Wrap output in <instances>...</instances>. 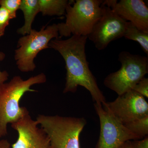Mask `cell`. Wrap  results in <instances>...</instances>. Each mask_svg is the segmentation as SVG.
Instances as JSON below:
<instances>
[{
  "label": "cell",
  "mask_w": 148,
  "mask_h": 148,
  "mask_svg": "<svg viewBox=\"0 0 148 148\" xmlns=\"http://www.w3.org/2000/svg\"><path fill=\"white\" fill-rule=\"evenodd\" d=\"M88 37L73 35L66 40L55 39L50 41L49 47L58 51L66 64V82L63 92H76L78 86L87 89L95 103L106 102L95 76L89 69L85 46Z\"/></svg>",
  "instance_id": "obj_1"
},
{
  "label": "cell",
  "mask_w": 148,
  "mask_h": 148,
  "mask_svg": "<svg viewBox=\"0 0 148 148\" xmlns=\"http://www.w3.org/2000/svg\"><path fill=\"white\" fill-rule=\"evenodd\" d=\"M46 81L45 74L41 73L27 80L16 76L8 82L0 84V138L8 134L9 123L16 122L29 114L27 108L19 106V102L24 94L37 91L31 88L32 86Z\"/></svg>",
  "instance_id": "obj_2"
},
{
  "label": "cell",
  "mask_w": 148,
  "mask_h": 148,
  "mask_svg": "<svg viewBox=\"0 0 148 148\" xmlns=\"http://www.w3.org/2000/svg\"><path fill=\"white\" fill-rule=\"evenodd\" d=\"M36 121L48 137L51 148H81L80 135L87 123L84 118L39 114Z\"/></svg>",
  "instance_id": "obj_3"
},
{
  "label": "cell",
  "mask_w": 148,
  "mask_h": 148,
  "mask_svg": "<svg viewBox=\"0 0 148 148\" xmlns=\"http://www.w3.org/2000/svg\"><path fill=\"white\" fill-rule=\"evenodd\" d=\"M101 0H76L66 9V20L57 24L59 38L73 35L86 36L90 34L102 13Z\"/></svg>",
  "instance_id": "obj_4"
},
{
  "label": "cell",
  "mask_w": 148,
  "mask_h": 148,
  "mask_svg": "<svg viewBox=\"0 0 148 148\" xmlns=\"http://www.w3.org/2000/svg\"><path fill=\"white\" fill-rule=\"evenodd\" d=\"M118 60L121 63V68L107 75L103 83L119 96L132 90L135 85L148 74V58L123 51L119 55Z\"/></svg>",
  "instance_id": "obj_5"
},
{
  "label": "cell",
  "mask_w": 148,
  "mask_h": 148,
  "mask_svg": "<svg viewBox=\"0 0 148 148\" xmlns=\"http://www.w3.org/2000/svg\"><path fill=\"white\" fill-rule=\"evenodd\" d=\"M53 38H60L57 24L44 26L39 31L32 29L29 34L20 38L14 54L19 71H33L36 68L34 62L35 58L40 51L49 48V43Z\"/></svg>",
  "instance_id": "obj_6"
},
{
  "label": "cell",
  "mask_w": 148,
  "mask_h": 148,
  "mask_svg": "<svg viewBox=\"0 0 148 148\" xmlns=\"http://www.w3.org/2000/svg\"><path fill=\"white\" fill-rule=\"evenodd\" d=\"M94 106L100 124V135L95 148H118L127 141L141 140L103 108L102 104L95 103Z\"/></svg>",
  "instance_id": "obj_7"
},
{
  "label": "cell",
  "mask_w": 148,
  "mask_h": 148,
  "mask_svg": "<svg viewBox=\"0 0 148 148\" xmlns=\"http://www.w3.org/2000/svg\"><path fill=\"white\" fill-rule=\"evenodd\" d=\"M101 8V17L88 36L98 50L105 49L113 41L123 37L127 23L103 3Z\"/></svg>",
  "instance_id": "obj_8"
},
{
  "label": "cell",
  "mask_w": 148,
  "mask_h": 148,
  "mask_svg": "<svg viewBox=\"0 0 148 148\" xmlns=\"http://www.w3.org/2000/svg\"><path fill=\"white\" fill-rule=\"evenodd\" d=\"M103 108L123 124L148 116V103L138 92L130 90L112 102L102 104Z\"/></svg>",
  "instance_id": "obj_9"
},
{
  "label": "cell",
  "mask_w": 148,
  "mask_h": 148,
  "mask_svg": "<svg viewBox=\"0 0 148 148\" xmlns=\"http://www.w3.org/2000/svg\"><path fill=\"white\" fill-rule=\"evenodd\" d=\"M11 125L18 133L12 148H51L47 135L29 114Z\"/></svg>",
  "instance_id": "obj_10"
},
{
  "label": "cell",
  "mask_w": 148,
  "mask_h": 148,
  "mask_svg": "<svg viewBox=\"0 0 148 148\" xmlns=\"http://www.w3.org/2000/svg\"><path fill=\"white\" fill-rule=\"evenodd\" d=\"M103 3L125 21L148 33V8L143 0H106Z\"/></svg>",
  "instance_id": "obj_11"
},
{
  "label": "cell",
  "mask_w": 148,
  "mask_h": 148,
  "mask_svg": "<svg viewBox=\"0 0 148 148\" xmlns=\"http://www.w3.org/2000/svg\"><path fill=\"white\" fill-rule=\"evenodd\" d=\"M19 9L24 14L25 22L24 25L17 30V33L24 36L30 34L32 30V23L40 12L38 0H21Z\"/></svg>",
  "instance_id": "obj_12"
},
{
  "label": "cell",
  "mask_w": 148,
  "mask_h": 148,
  "mask_svg": "<svg viewBox=\"0 0 148 148\" xmlns=\"http://www.w3.org/2000/svg\"><path fill=\"white\" fill-rule=\"evenodd\" d=\"M40 12L43 16L65 15L66 9L71 1L68 0H38Z\"/></svg>",
  "instance_id": "obj_13"
},
{
  "label": "cell",
  "mask_w": 148,
  "mask_h": 148,
  "mask_svg": "<svg viewBox=\"0 0 148 148\" xmlns=\"http://www.w3.org/2000/svg\"><path fill=\"white\" fill-rule=\"evenodd\" d=\"M123 37L139 43L144 52L148 55V33L141 31L131 22L127 21Z\"/></svg>",
  "instance_id": "obj_14"
},
{
  "label": "cell",
  "mask_w": 148,
  "mask_h": 148,
  "mask_svg": "<svg viewBox=\"0 0 148 148\" xmlns=\"http://www.w3.org/2000/svg\"><path fill=\"white\" fill-rule=\"evenodd\" d=\"M123 125L129 131L137 135L140 139L148 136V116Z\"/></svg>",
  "instance_id": "obj_15"
},
{
  "label": "cell",
  "mask_w": 148,
  "mask_h": 148,
  "mask_svg": "<svg viewBox=\"0 0 148 148\" xmlns=\"http://www.w3.org/2000/svg\"><path fill=\"white\" fill-rule=\"evenodd\" d=\"M21 0H0V5L9 12L12 18L16 17V11L19 8Z\"/></svg>",
  "instance_id": "obj_16"
},
{
  "label": "cell",
  "mask_w": 148,
  "mask_h": 148,
  "mask_svg": "<svg viewBox=\"0 0 148 148\" xmlns=\"http://www.w3.org/2000/svg\"><path fill=\"white\" fill-rule=\"evenodd\" d=\"M12 19L9 12L4 8L0 7V38L4 35L6 28Z\"/></svg>",
  "instance_id": "obj_17"
},
{
  "label": "cell",
  "mask_w": 148,
  "mask_h": 148,
  "mask_svg": "<svg viewBox=\"0 0 148 148\" xmlns=\"http://www.w3.org/2000/svg\"><path fill=\"white\" fill-rule=\"evenodd\" d=\"M145 98H148V78L144 77L135 85L132 89Z\"/></svg>",
  "instance_id": "obj_18"
},
{
  "label": "cell",
  "mask_w": 148,
  "mask_h": 148,
  "mask_svg": "<svg viewBox=\"0 0 148 148\" xmlns=\"http://www.w3.org/2000/svg\"><path fill=\"white\" fill-rule=\"evenodd\" d=\"M133 148H148V136L142 140H135L131 141Z\"/></svg>",
  "instance_id": "obj_19"
},
{
  "label": "cell",
  "mask_w": 148,
  "mask_h": 148,
  "mask_svg": "<svg viewBox=\"0 0 148 148\" xmlns=\"http://www.w3.org/2000/svg\"><path fill=\"white\" fill-rule=\"evenodd\" d=\"M5 55L3 52L0 51V61H2L5 58ZM9 74L6 71H0V84L4 83L8 79Z\"/></svg>",
  "instance_id": "obj_20"
},
{
  "label": "cell",
  "mask_w": 148,
  "mask_h": 148,
  "mask_svg": "<svg viewBox=\"0 0 148 148\" xmlns=\"http://www.w3.org/2000/svg\"><path fill=\"white\" fill-rule=\"evenodd\" d=\"M0 148H12L11 145L7 140H0Z\"/></svg>",
  "instance_id": "obj_21"
},
{
  "label": "cell",
  "mask_w": 148,
  "mask_h": 148,
  "mask_svg": "<svg viewBox=\"0 0 148 148\" xmlns=\"http://www.w3.org/2000/svg\"><path fill=\"white\" fill-rule=\"evenodd\" d=\"M131 141H127L125 142L118 148H133Z\"/></svg>",
  "instance_id": "obj_22"
}]
</instances>
